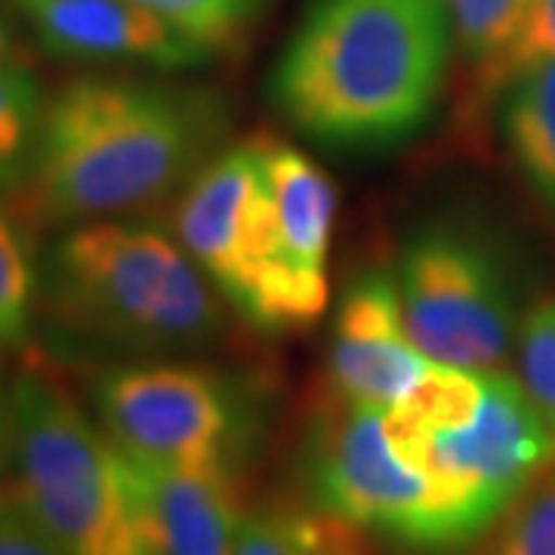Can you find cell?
<instances>
[{
    "label": "cell",
    "instance_id": "6da1fadb",
    "mask_svg": "<svg viewBox=\"0 0 555 555\" xmlns=\"http://www.w3.org/2000/svg\"><path fill=\"white\" fill-rule=\"evenodd\" d=\"M454 53L448 0H312L272 68V105L315 145L392 149L436 115Z\"/></svg>",
    "mask_w": 555,
    "mask_h": 555
},
{
    "label": "cell",
    "instance_id": "7a4b0ae2",
    "mask_svg": "<svg viewBox=\"0 0 555 555\" xmlns=\"http://www.w3.org/2000/svg\"><path fill=\"white\" fill-rule=\"evenodd\" d=\"M229 102L201 83L80 75L47 96L31 210L50 225L124 217L179 195L225 149Z\"/></svg>",
    "mask_w": 555,
    "mask_h": 555
},
{
    "label": "cell",
    "instance_id": "3957f363",
    "mask_svg": "<svg viewBox=\"0 0 555 555\" xmlns=\"http://www.w3.org/2000/svg\"><path fill=\"white\" fill-rule=\"evenodd\" d=\"M38 302L68 337L133 356L201 352L225 331V299L149 219L68 225L40 262Z\"/></svg>",
    "mask_w": 555,
    "mask_h": 555
},
{
    "label": "cell",
    "instance_id": "277c9868",
    "mask_svg": "<svg viewBox=\"0 0 555 555\" xmlns=\"http://www.w3.org/2000/svg\"><path fill=\"white\" fill-rule=\"evenodd\" d=\"M16 491L68 555H158L139 469L47 364L10 383Z\"/></svg>",
    "mask_w": 555,
    "mask_h": 555
},
{
    "label": "cell",
    "instance_id": "5b68a950",
    "mask_svg": "<svg viewBox=\"0 0 555 555\" xmlns=\"http://www.w3.org/2000/svg\"><path fill=\"white\" fill-rule=\"evenodd\" d=\"M173 235L232 312L269 334L306 331L327 299L315 297L284 250L269 177L266 137L219 149L179 192Z\"/></svg>",
    "mask_w": 555,
    "mask_h": 555
},
{
    "label": "cell",
    "instance_id": "8992f818",
    "mask_svg": "<svg viewBox=\"0 0 555 555\" xmlns=\"http://www.w3.org/2000/svg\"><path fill=\"white\" fill-rule=\"evenodd\" d=\"M398 456L426 478L444 553L488 534L537 478L555 466V433L521 386L491 367L473 414L454 426L414 429L386 420Z\"/></svg>",
    "mask_w": 555,
    "mask_h": 555
},
{
    "label": "cell",
    "instance_id": "52a82bcc",
    "mask_svg": "<svg viewBox=\"0 0 555 555\" xmlns=\"http://www.w3.org/2000/svg\"><path fill=\"white\" fill-rule=\"evenodd\" d=\"M100 426L149 469H241L259 433V398L241 377L189 361H133L93 386Z\"/></svg>",
    "mask_w": 555,
    "mask_h": 555
},
{
    "label": "cell",
    "instance_id": "ba28073f",
    "mask_svg": "<svg viewBox=\"0 0 555 555\" xmlns=\"http://www.w3.org/2000/svg\"><path fill=\"white\" fill-rule=\"evenodd\" d=\"M396 281L408 331L429 361L469 371L503 367L521 318L494 241L451 219L429 222L404 241Z\"/></svg>",
    "mask_w": 555,
    "mask_h": 555
},
{
    "label": "cell",
    "instance_id": "9c48e42d",
    "mask_svg": "<svg viewBox=\"0 0 555 555\" xmlns=\"http://www.w3.org/2000/svg\"><path fill=\"white\" fill-rule=\"evenodd\" d=\"M302 481L318 509L404 546L444 553L429 485L392 448L386 411L327 398L306 433Z\"/></svg>",
    "mask_w": 555,
    "mask_h": 555
},
{
    "label": "cell",
    "instance_id": "30bf717a",
    "mask_svg": "<svg viewBox=\"0 0 555 555\" xmlns=\"http://www.w3.org/2000/svg\"><path fill=\"white\" fill-rule=\"evenodd\" d=\"M47 56L75 65L192 72L217 60L170 22L130 0H10Z\"/></svg>",
    "mask_w": 555,
    "mask_h": 555
},
{
    "label": "cell",
    "instance_id": "8fae6325",
    "mask_svg": "<svg viewBox=\"0 0 555 555\" xmlns=\"http://www.w3.org/2000/svg\"><path fill=\"white\" fill-rule=\"evenodd\" d=\"M429 364L408 331L396 272L371 269L358 275L339 297L331 331L327 377L334 396L389 411Z\"/></svg>",
    "mask_w": 555,
    "mask_h": 555
},
{
    "label": "cell",
    "instance_id": "7c38bea8",
    "mask_svg": "<svg viewBox=\"0 0 555 555\" xmlns=\"http://www.w3.org/2000/svg\"><path fill=\"white\" fill-rule=\"evenodd\" d=\"M137 469L158 555H235L247 518L241 469Z\"/></svg>",
    "mask_w": 555,
    "mask_h": 555
},
{
    "label": "cell",
    "instance_id": "4fadbf2b",
    "mask_svg": "<svg viewBox=\"0 0 555 555\" xmlns=\"http://www.w3.org/2000/svg\"><path fill=\"white\" fill-rule=\"evenodd\" d=\"M266 177L275 198L278 225L291 269L315 297L327 299V257L337 219L334 182L309 155L269 137Z\"/></svg>",
    "mask_w": 555,
    "mask_h": 555
},
{
    "label": "cell",
    "instance_id": "5bb4252c",
    "mask_svg": "<svg viewBox=\"0 0 555 555\" xmlns=\"http://www.w3.org/2000/svg\"><path fill=\"white\" fill-rule=\"evenodd\" d=\"M500 93L509 152L528 185L555 214V60L521 68Z\"/></svg>",
    "mask_w": 555,
    "mask_h": 555
},
{
    "label": "cell",
    "instance_id": "9a60e30c",
    "mask_svg": "<svg viewBox=\"0 0 555 555\" xmlns=\"http://www.w3.org/2000/svg\"><path fill=\"white\" fill-rule=\"evenodd\" d=\"M235 555H371V550L361 528L309 503L247 513Z\"/></svg>",
    "mask_w": 555,
    "mask_h": 555
},
{
    "label": "cell",
    "instance_id": "2e32d148",
    "mask_svg": "<svg viewBox=\"0 0 555 555\" xmlns=\"http://www.w3.org/2000/svg\"><path fill=\"white\" fill-rule=\"evenodd\" d=\"M47 96L28 62H0V192L28 185L38 158Z\"/></svg>",
    "mask_w": 555,
    "mask_h": 555
},
{
    "label": "cell",
    "instance_id": "e0dca14e",
    "mask_svg": "<svg viewBox=\"0 0 555 555\" xmlns=\"http://www.w3.org/2000/svg\"><path fill=\"white\" fill-rule=\"evenodd\" d=\"M534 0H448L460 60L476 68L478 83L516 43Z\"/></svg>",
    "mask_w": 555,
    "mask_h": 555
},
{
    "label": "cell",
    "instance_id": "ac0fdd59",
    "mask_svg": "<svg viewBox=\"0 0 555 555\" xmlns=\"http://www.w3.org/2000/svg\"><path fill=\"white\" fill-rule=\"evenodd\" d=\"M179 28L185 38L222 56L244 43L266 0H130Z\"/></svg>",
    "mask_w": 555,
    "mask_h": 555
},
{
    "label": "cell",
    "instance_id": "d6986e66",
    "mask_svg": "<svg viewBox=\"0 0 555 555\" xmlns=\"http://www.w3.org/2000/svg\"><path fill=\"white\" fill-rule=\"evenodd\" d=\"M40 297V269L20 225L0 207V346H22L31 334Z\"/></svg>",
    "mask_w": 555,
    "mask_h": 555
},
{
    "label": "cell",
    "instance_id": "ffe728a7",
    "mask_svg": "<svg viewBox=\"0 0 555 555\" xmlns=\"http://www.w3.org/2000/svg\"><path fill=\"white\" fill-rule=\"evenodd\" d=\"M488 555H555V466L503 513Z\"/></svg>",
    "mask_w": 555,
    "mask_h": 555
},
{
    "label": "cell",
    "instance_id": "44dd1931",
    "mask_svg": "<svg viewBox=\"0 0 555 555\" xmlns=\"http://www.w3.org/2000/svg\"><path fill=\"white\" fill-rule=\"evenodd\" d=\"M518 379L555 433V297L540 299L521 315Z\"/></svg>",
    "mask_w": 555,
    "mask_h": 555
},
{
    "label": "cell",
    "instance_id": "7402d4cb",
    "mask_svg": "<svg viewBox=\"0 0 555 555\" xmlns=\"http://www.w3.org/2000/svg\"><path fill=\"white\" fill-rule=\"evenodd\" d=\"M546 60H555V0H534L516 43L509 47V53L503 60L496 62L494 72L481 80V87L488 93H500L506 87V80L518 75L521 68Z\"/></svg>",
    "mask_w": 555,
    "mask_h": 555
},
{
    "label": "cell",
    "instance_id": "603a6c76",
    "mask_svg": "<svg viewBox=\"0 0 555 555\" xmlns=\"http://www.w3.org/2000/svg\"><path fill=\"white\" fill-rule=\"evenodd\" d=\"M0 555H68L25 506L16 485H0Z\"/></svg>",
    "mask_w": 555,
    "mask_h": 555
},
{
    "label": "cell",
    "instance_id": "cb8c5ba5",
    "mask_svg": "<svg viewBox=\"0 0 555 555\" xmlns=\"http://www.w3.org/2000/svg\"><path fill=\"white\" fill-rule=\"evenodd\" d=\"M13 460V398L0 379V473Z\"/></svg>",
    "mask_w": 555,
    "mask_h": 555
},
{
    "label": "cell",
    "instance_id": "d4e9b609",
    "mask_svg": "<svg viewBox=\"0 0 555 555\" xmlns=\"http://www.w3.org/2000/svg\"><path fill=\"white\" fill-rule=\"evenodd\" d=\"M10 47H13V40H10V28H7V22L0 16V62L10 56Z\"/></svg>",
    "mask_w": 555,
    "mask_h": 555
}]
</instances>
